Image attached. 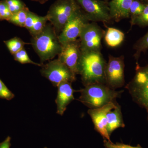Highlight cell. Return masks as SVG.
I'll return each instance as SVG.
<instances>
[{"label": "cell", "mask_w": 148, "mask_h": 148, "mask_svg": "<svg viewBox=\"0 0 148 148\" xmlns=\"http://www.w3.org/2000/svg\"><path fill=\"white\" fill-rule=\"evenodd\" d=\"M81 53L79 40L78 39L62 45L58 58L76 75L78 74V65Z\"/></svg>", "instance_id": "8fae6325"}, {"label": "cell", "mask_w": 148, "mask_h": 148, "mask_svg": "<svg viewBox=\"0 0 148 148\" xmlns=\"http://www.w3.org/2000/svg\"><path fill=\"white\" fill-rule=\"evenodd\" d=\"M106 32L96 22L87 23L83 28L79 38L81 51H101L102 40Z\"/></svg>", "instance_id": "ba28073f"}, {"label": "cell", "mask_w": 148, "mask_h": 148, "mask_svg": "<svg viewBox=\"0 0 148 148\" xmlns=\"http://www.w3.org/2000/svg\"><path fill=\"white\" fill-rule=\"evenodd\" d=\"M29 11V9L26 7L16 13L14 14L8 20V22L18 27H24Z\"/></svg>", "instance_id": "ffe728a7"}, {"label": "cell", "mask_w": 148, "mask_h": 148, "mask_svg": "<svg viewBox=\"0 0 148 148\" xmlns=\"http://www.w3.org/2000/svg\"><path fill=\"white\" fill-rule=\"evenodd\" d=\"M12 15L5 0L0 1V20L8 21Z\"/></svg>", "instance_id": "d4e9b609"}, {"label": "cell", "mask_w": 148, "mask_h": 148, "mask_svg": "<svg viewBox=\"0 0 148 148\" xmlns=\"http://www.w3.org/2000/svg\"><path fill=\"white\" fill-rule=\"evenodd\" d=\"M86 15L81 9L73 14L58 36L61 44L78 40L83 27L89 23Z\"/></svg>", "instance_id": "30bf717a"}, {"label": "cell", "mask_w": 148, "mask_h": 148, "mask_svg": "<svg viewBox=\"0 0 148 148\" xmlns=\"http://www.w3.org/2000/svg\"><path fill=\"white\" fill-rule=\"evenodd\" d=\"M11 139L10 136H8L5 140L0 143V148H10Z\"/></svg>", "instance_id": "f1b7e54d"}, {"label": "cell", "mask_w": 148, "mask_h": 148, "mask_svg": "<svg viewBox=\"0 0 148 148\" xmlns=\"http://www.w3.org/2000/svg\"><path fill=\"white\" fill-rule=\"evenodd\" d=\"M145 3V7L143 13L135 19L133 26L137 25L141 27H148V2Z\"/></svg>", "instance_id": "603a6c76"}, {"label": "cell", "mask_w": 148, "mask_h": 148, "mask_svg": "<svg viewBox=\"0 0 148 148\" xmlns=\"http://www.w3.org/2000/svg\"><path fill=\"white\" fill-rule=\"evenodd\" d=\"M133 49L135 51L133 56L138 63L142 53H145L148 50V31L145 35L140 38L134 44Z\"/></svg>", "instance_id": "ac0fdd59"}, {"label": "cell", "mask_w": 148, "mask_h": 148, "mask_svg": "<svg viewBox=\"0 0 148 148\" xmlns=\"http://www.w3.org/2000/svg\"><path fill=\"white\" fill-rule=\"evenodd\" d=\"M105 70L106 84L113 89L124 85V57H115L110 55Z\"/></svg>", "instance_id": "9c48e42d"}, {"label": "cell", "mask_w": 148, "mask_h": 148, "mask_svg": "<svg viewBox=\"0 0 148 148\" xmlns=\"http://www.w3.org/2000/svg\"><path fill=\"white\" fill-rule=\"evenodd\" d=\"M5 1L12 14L27 7L21 0H5Z\"/></svg>", "instance_id": "cb8c5ba5"}, {"label": "cell", "mask_w": 148, "mask_h": 148, "mask_svg": "<svg viewBox=\"0 0 148 148\" xmlns=\"http://www.w3.org/2000/svg\"><path fill=\"white\" fill-rule=\"evenodd\" d=\"M104 145L105 148H143L139 145H138L137 147H133L121 143H117L114 144L112 142H109L106 140H104Z\"/></svg>", "instance_id": "4316f807"}, {"label": "cell", "mask_w": 148, "mask_h": 148, "mask_svg": "<svg viewBox=\"0 0 148 148\" xmlns=\"http://www.w3.org/2000/svg\"><path fill=\"white\" fill-rule=\"evenodd\" d=\"M5 44L10 53L12 55L17 53L24 48V46L27 44H31L22 40L20 38L15 37L8 40L4 41Z\"/></svg>", "instance_id": "d6986e66"}, {"label": "cell", "mask_w": 148, "mask_h": 148, "mask_svg": "<svg viewBox=\"0 0 148 148\" xmlns=\"http://www.w3.org/2000/svg\"><path fill=\"white\" fill-rule=\"evenodd\" d=\"M79 91L81 95L78 101L89 109H93L114 102L123 90L116 91L106 84L96 83L86 86Z\"/></svg>", "instance_id": "3957f363"}, {"label": "cell", "mask_w": 148, "mask_h": 148, "mask_svg": "<svg viewBox=\"0 0 148 148\" xmlns=\"http://www.w3.org/2000/svg\"><path fill=\"white\" fill-rule=\"evenodd\" d=\"M80 9L75 0H56L46 16L58 36L69 19Z\"/></svg>", "instance_id": "277c9868"}, {"label": "cell", "mask_w": 148, "mask_h": 148, "mask_svg": "<svg viewBox=\"0 0 148 148\" xmlns=\"http://www.w3.org/2000/svg\"><path fill=\"white\" fill-rule=\"evenodd\" d=\"M134 0H111L109 2L110 14L113 21L119 22L130 18L129 10Z\"/></svg>", "instance_id": "5bb4252c"}, {"label": "cell", "mask_w": 148, "mask_h": 148, "mask_svg": "<svg viewBox=\"0 0 148 148\" xmlns=\"http://www.w3.org/2000/svg\"><path fill=\"white\" fill-rule=\"evenodd\" d=\"M13 56L14 60L21 64H32L37 66H42V64L36 63L31 60L24 48Z\"/></svg>", "instance_id": "7402d4cb"}, {"label": "cell", "mask_w": 148, "mask_h": 148, "mask_svg": "<svg viewBox=\"0 0 148 148\" xmlns=\"http://www.w3.org/2000/svg\"><path fill=\"white\" fill-rule=\"evenodd\" d=\"M31 44L41 63L52 60L62 49L58 35L50 23L47 24L39 34L32 36Z\"/></svg>", "instance_id": "7a4b0ae2"}, {"label": "cell", "mask_w": 148, "mask_h": 148, "mask_svg": "<svg viewBox=\"0 0 148 148\" xmlns=\"http://www.w3.org/2000/svg\"><path fill=\"white\" fill-rule=\"evenodd\" d=\"M125 88L133 101L145 109L148 119V64L141 66L136 63L135 76Z\"/></svg>", "instance_id": "5b68a950"}, {"label": "cell", "mask_w": 148, "mask_h": 148, "mask_svg": "<svg viewBox=\"0 0 148 148\" xmlns=\"http://www.w3.org/2000/svg\"><path fill=\"white\" fill-rule=\"evenodd\" d=\"M107 118V131L110 136L116 129L125 126L123 119L121 108L118 103L114 108L108 113Z\"/></svg>", "instance_id": "9a60e30c"}, {"label": "cell", "mask_w": 148, "mask_h": 148, "mask_svg": "<svg viewBox=\"0 0 148 148\" xmlns=\"http://www.w3.org/2000/svg\"><path fill=\"white\" fill-rule=\"evenodd\" d=\"M104 1H106L108 2L109 0H104Z\"/></svg>", "instance_id": "1f68e13d"}, {"label": "cell", "mask_w": 148, "mask_h": 148, "mask_svg": "<svg viewBox=\"0 0 148 148\" xmlns=\"http://www.w3.org/2000/svg\"><path fill=\"white\" fill-rule=\"evenodd\" d=\"M14 97V95L0 79V98L10 101Z\"/></svg>", "instance_id": "484cf974"}, {"label": "cell", "mask_w": 148, "mask_h": 148, "mask_svg": "<svg viewBox=\"0 0 148 148\" xmlns=\"http://www.w3.org/2000/svg\"><path fill=\"white\" fill-rule=\"evenodd\" d=\"M106 63L101 51H81L77 71L84 86L93 84H106Z\"/></svg>", "instance_id": "6da1fadb"}, {"label": "cell", "mask_w": 148, "mask_h": 148, "mask_svg": "<svg viewBox=\"0 0 148 148\" xmlns=\"http://www.w3.org/2000/svg\"><path fill=\"white\" fill-rule=\"evenodd\" d=\"M44 148H47V147H45Z\"/></svg>", "instance_id": "d6a6232c"}, {"label": "cell", "mask_w": 148, "mask_h": 148, "mask_svg": "<svg viewBox=\"0 0 148 148\" xmlns=\"http://www.w3.org/2000/svg\"><path fill=\"white\" fill-rule=\"evenodd\" d=\"M146 3L141 0H134L129 10L130 18L131 28L133 26L135 19L143 13L145 7Z\"/></svg>", "instance_id": "e0dca14e"}, {"label": "cell", "mask_w": 148, "mask_h": 148, "mask_svg": "<svg viewBox=\"0 0 148 148\" xmlns=\"http://www.w3.org/2000/svg\"><path fill=\"white\" fill-rule=\"evenodd\" d=\"M48 21L47 16H40L38 15L32 29L29 33L32 37L36 36L40 33L44 29Z\"/></svg>", "instance_id": "44dd1931"}, {"label": "cell", "mask_w": 148, "mask_h": 148, "mask_svg": "<svg viewBox=\"0 0 148 148\" xmlns=\"http://www.w3.org/2000/svg\"><path fill=\"white\" fill-rule=\"evenodd\" d=\"M57 87V95L55 100L57 105L56 113L62 116L66 110L68 105L75 100L73 94L76 91L72 87L71 82L61 83Z\"/></svg>", "instance_id": "4fadbf2b"}, {"label": "cell", "mask_w": 148, "mask_h": 148, "mask_svg": "<svg viewBox=\"0 0 148 148\" xmlns=\"http://www.w3.org/2000/svg\"><path fill=\"white\" fill-rule=\"evenodd\" d=\"M40 73L53 85L58 87L61 83H72L76 79V75L69 67L58 58L42 65Z\"/></svg>", "instance_id": "8992f818"}, {"label": "cell", "mask_w": 148, "mask_h": 148, "mask_svg": "<svg viewBox=\"0 0 148 148\" xmlns=\"http://www.w3.org/2000/svg\"><path fill=\"white\" fill-rule=\"evenodd\" d=\"M37 16L38 15L37 14L30 11V10L28 12L24 27L26 28L29 32L34 26Z\"/></svg>", "instance_id": "83f0119b"}, {"label": "cell", "mask_w": 148, "mask_h": 148, "mask_svg": "<svg viewBox=\"0 0 148 148\" xmlns=\"http://www.w3.org/2000/svg\"><path fill=\"white\" fill-rule=\"evenodd\" d=\"M124 38L123 32L112 27H108L104 36L106 44L111 47H116L121 45Z\"/></svg>", "instance_id": "2e32d148"}, {"label": "cell", "mask_w": 148, "mask_h": 148, "mask_svg": "<svg viewBox=\"0 0 148 148\" xmlns=\"http://www.w3.org/2000/svg\"><path fill=\"white\" fill-rule=\"evenodd\" d=\"M90 21L111 23L108 2L104 0H75Z\"/></svg>", "instance_id": "52a82bcc"}, {"label": "cell", "mask_w": 148, "mask_h": 148, "mask_svg": "<svg viewBox=\"0 0 148 148\" xmlns=\"http://www.w3.org/2000/svg\"><path fill=\"white\" fill-rule=\"evenodd\" d=\"M141 1H143V2L145 3L148 2V0H141Z\"/></svg>", "instance_id": "4dcf8cb0"}, {"label": "cell", "mask_w": 148, "mask_h": 148, "mask_svg": "<svg viewBox=\"0 0 148 148\" xmlns=\"http://www.w3.org/2000/svg\"><path fill=\"white\" fill-rule=\"evenodd\" d=\"M116 101L107 104L101 108L97 109H89L88 113L90 115L95 130L101 134L104 140L111 142L110 136L107 131V114L116 106Z\"/></svg>", "instance_id": "7c38bea8"}, {"label": "cell", "mask_w": 148, "mask_h": 148, "mask_svg": "<svg viewBox=\"0 0 148 148\" xmlns=\"http://www.w3.org/2000/svg\"><path fill=\"white\" fill-rule=\"evenodd\" d=\"M31 1H34L38 2L41 4H44L46 3L49 0H31Z\"/></svg>", "instance_id": "f546056e"}]
</instances>
